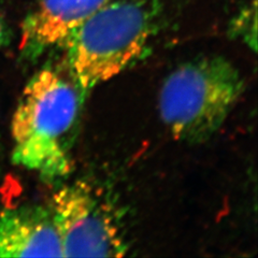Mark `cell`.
Here are the masks:
<instances>
[{
  "mask_svg": "<svg viewBox=\"0 0 258 258\" xmlns=\"http://www.w3.org/2000/svg\"><path fill=\"white\" fill-rule=\"evenodd\" d=\"M83 101L69 76L51 67L38 71L24 87L13 114V163L44 181L67 177L74 170L72 148Z\"/></svg>",
  "mask_w": 258,
  "mask_h": 258,
  "instance_id": "obj_1",
  "label": "cell"
},
{
  "mask_svg": "<svg viewBox=\"0 0 258 258\" xmlns=\"http://www.w3.org/2000/svg\"><path fill=\"white\" fill-rule=\"evenodd\" d=\"M155 0H111L92 14L61 45L68 76L83 99L138 59L157 26Z\"/></svg>",
  "mask_w": 258,
  "mask_h": 258,
  "instance_id": "obj_2",
  "label": "cell"
},
{
  "mask_svg": "<svg viewBox=\"0 0 258 258\" xmlns=\"http://www.w3.org/2000/svg\"><path fill=\"white\" fill-rule=\"evenodd\" d=\"M245 88L239 69L219 55L184 62L161 85L158 110L175 140L197 144L220 131Z\"/></svg>",
  "mask_w": 258,
  "mask_h": 258,
  "instance_id": "obj_3",
  "label": "cell"
},
{
  "mask_svg": "<svg viewBox=\"0 0 258 258\" xmlns=\"http://www.w3.org/2000/svg\"><path fill=\"white\" fill-rule=\"evenodd\" d=\"M62 257H122L128 244L112 207L85 181L64 185L50 207Z\"/></svg>",
  "mask_w": 258,
  "mask_h": 258,
  "instance_id": "obj_4",
  "label": "cell"
},
{
  "mask_svg": "<svg viewBox=\"0 0 258 258\" xmlns=\"http://www.w3.org/2000/svg\"><path fill=\"white\" fill-rule=\"evenodd\" d=\"M111 0H38L24 19L21 53L36 59L44 52L60 47L92 14Z\"/></svg>",
  "mask_w": 258,
  "mask_h": 258,
  "instance_id": "obj_5",
  "label": "cell"
},
{
  "mask_svg": "<svg viewBox=\"0 0 258 258\" xmlns=\"http://www.w3.org/2000/svg\"><path fill=\"white\" fill-rule=\"evenodd\" d=\"M62 257L50 208L25 206L0 211V257Z\"/></svg>",
  "mask_w": 258,
  "mask_h": 258,
  "instance_id": "obj_6",
  "label": "cell"
},
{
  "mask_svg": "<svg viewBox=\"0 0 258 258\" xmlns=\"http://www.w3.org/2000/svg\"><path fill=\"white\" fill-rule=\"evenodd\" d=\"M255 5L253 9H245L240 13V15L233 23V32L237 35L243 37L245 41L251 45L254 51L256 50V25L251 26V22L256 21V12L251 16V12L255 9Z\"/></svg>",
  "mask_w": 258,
  "mask_h": 258,
  "instance_id": "obj_7",
  "label": "cell"
},
{
  "mask_svg": "<svg viewBox=\"0 0 258 258\" xmlns=\"http://www.w3.org/2000/svg\"><path fill=\"white\" fill-rule=\"evenodd\" d=\"M8 38H9V30H8V25L4 15L0 12V48L7 44Z\"/></svg>",
  "mask_w": 258,
  "mask_h": 258,
  "instance_id": "obj_8",
  "label": "cell"
}]
</instances>
